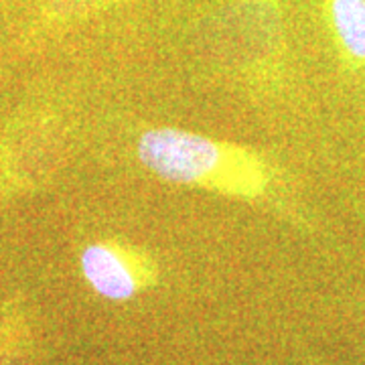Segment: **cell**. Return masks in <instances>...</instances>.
Instances as JSON below:
<instances>
[{
	"mask_svg": "<svg viewBox=\"0 0 365 365\" xmlns=\"http://www.w3.org/2000/svg\"><path fill=\"white\" fill-rule=\"evenodd\" d=\"M138 157L146 169L173 182H203L217 170L223 148L191 132L160 128L144 132Z\"/></svg>",
	"mask_w": 365,
	"mask_h": 365,
	"instance_id": "1",
	"label": "cell"
},
{
	"mask_svg": "<svg viewBox=\"0 0 365 365\" xmlns=\"http://www.w3.org/2000/svg\"><path fill=\"white\" fill-rule=\"evenodd\" d=\"M81 268L91 287L106 299L124 300L134 294V276L116 250L102 244L86 248L81 254Z\"/></svg>",
	"mask_w": 365,
	"mask_h": 365,
	"instance_id": "2",
	"label": "cell"
},
{
	"mask_svg": "<svg viewBox=\"0 0 365 365\" xmlns=\"http://www.w3.org/2000/svg\"><path fill=\"white\" fill-rule=\"evenodd\" d=\"M329 13L343 51L365 63V0H329Z\"/></svg>",
	"mask_w": 365,
	"mask_h": 365,
	"instance_id": "3",
	"label": "cell"
}]
</instances>
